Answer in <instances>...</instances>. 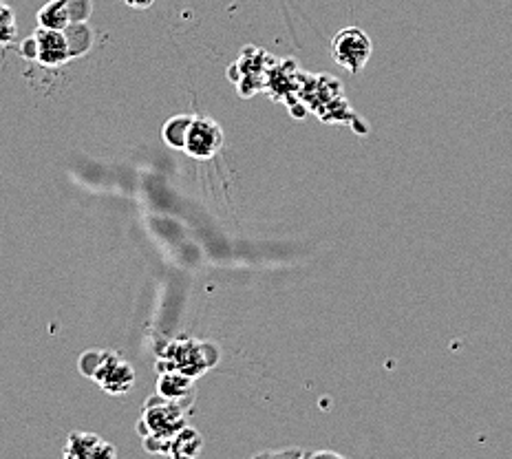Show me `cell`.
Listing matches in <instances>:
<instances>
[{
    "label": "cell",
    "instance_id": "3957f363",
    "mask_svg": "<svg viewBox=\"0 0 512 459\" xmlns=\"http://www.w3.org/2000/svg\"><path fill=\"white\" fill-rule=\"evenodd\" d=\"M80 371L111 396H124L135 384L133 367L115 351H87L80 358Z\"/></svg>",
    "mask_w": 512,
    "mask_h": 459
},
{
    "label": "cell",
    "instance_id": "277c9868",
    "mask_svg": "<svg viewBox=\"0 0 512 459\" xmlns=\"http://www.w3.org/2000/svg\"><path fill=\"white\" fill-rule=\"evenodd\" d=\"M217 362V349L206 343H197L192 338H181L170 343L162 354V362H157V371H179L192 380L204 373Z\"/></svg>",
    "mask_w": 512,
    "mask_h": 459
},
{
    "label": "cell",
    "instance_id": "8fae6325",
    "mask_svg": "<svg viewBox=\"0 0 512 459\" xmlns=\"http://www.w3.org/2000/svg\"><path fill=\"white\" fill-rule=\"evenodd\" d=\"M201 446H204V442H201V435L190 429V426L186 424L184 429H181L173 440H170L164 448V455H173V457H197L201 453Z\"/></svg>",
    "mask_w": 512,
    "mask_h": 459
},
{
    "label": "cell",
    "instance_id": "7a4b0ae2",
    "mask_svg": "<svg viewBox=\"0 0 512 459\" xmlns=\"http://www.w3.org/2000/svg\"><path fill=\"white\" fill-rule=\"evenodd\" d=\"M186 426V411L179 402L164 396H153L146 402L137 431L144 437L151 453H164L166 444Z\"/></svg>",
    "mask_w": 512,
    "mask_h": 459
},
{
    "label": "cell",
    "instance_id": "5b68a950",
    "mask_svg": "<svg viewBox=\"0 0 512 459\" xmlns=\"http://www.w3.org/2000/svg\"><path fill=\"white\" fill-rule=\"evenodd\" d=\"M268 62H270L268 51L256 49V47H245L241 51L239 60L228 69V80L237 84V91L241 98H252L254 93L263 91L265 76H268V69H270Z\"/></svg>",
    "mask_w": 512,
    "mask_h": 459
},
{
    "label": "cell",
    "instance_id": "4fadbf2b",
    "mask_svg": "<svg viewBox=\"0 0 512 459\" xmlns=\"http://www.w3.org/2000/svg\"><path fill=\"white\" fill-rule=\"evenodd\" d=\"M18 36L16 12L5 0H0V47H9Z\"/></svg>",
    "mask_w": 512,
    "mask_h": 459
},
{
    "label": "cell",
    "instance_id": "5bb4252c",
    "mask_svg": "<svg viewBox=\"0 0 512 459\" xmlns=\"http://www.w3.org/2000/svg\"><path fill=\"white\" fill-rule=\"evenodd\" d=\"M124 3L133 9H146V7H151L155 0H124Z\"/></svg>",
    "mask_w": 512,
    "mask_h": 459
},
{
    "label": "cell",
    "instance_id": "52a82bcc",
    "mask_svg": "<svg viewBox=\"0 0 512 459\" xmlns=\"http://www.w3.org/2000/svg\"><path fill=\"white\" fill-rule=\"evenodd\" d=\"M223 144H226V135H223L219 122L206 115L192 117L184 144V151L190 157L199 159V162H208V159L219 155Z\"/></svg>",
    "mask_w": 512,
    "mask_h": 459
},
{
    "label": "cell",
    "instance_id": "30bf717a",
    "mask_svg": "<svg viewBox=\"0 0 512 459\" xmlns=\"http://www.w3.org/2000/svg\"><path fill=\"white\" fill-rule=\"evenodd\" d=\"M157 393L184 407V400L192 398V378L179 371H162V376L157 380Z\"/></svg>",
    "mask_w": 512,
    "mask_h": 459
},
{
    "label": "cell",
    "instance_id": "7c38bea8",
    "mask_svg": "<svg viewBox=\"0 0 512 459\" xmlns=\"http://www.w3.org/2000/svg\"><path fill=\"white\" fill-rule=\"evenodd\" d=\"M190 122H192V115H175V117H170V120L162 128L164 142L170 148H175V151H184Z\"/></svg>",
    "mask_w": 512,
    "mask_h": 459
},
{
    "label": "cell",
    "instance_id": "9c48e42d",
    "mask_svg": "<svg viewBox=\"0 0 512 459\" xmlns=\"http://www.w3.org/2000/svg\"><path fill=\"white\" fill-rule=\"evenodd\" d=\"M62 455L67 459H113L117 457V448L104 442L100 435L76 431L69 435Z\"/></svg>",
    "mask_w": 512,
    "mask_h": 459
},
{
    "label": "cell",
    "instance_id": "6da1fadb",
    "mask_svg": "<svg viewBox=\"0 0 512 459\" xmlns=\"http://www.w3.org/2000/svg\"><path fill=\"white\" fill-rule=\"evenodd\" d=\"M91 47V31L87 23L71 25L67 29L40 27L23 45V56L36 60L47 69H56L67 64L71 58L82 56Z\"/></svg>",
    "mask_w": 512,
    "mask_h": 459
},
{
    "label": "cell",
    "instance_id": "ba28073f",
    "mask_svg": "<svg viewBox=\"0 0 512 459\" xmlns=\"http://www.w3.org/2000/svg\"><path fill=\"white\" fill-rule=\"evenodd\" d=\"M91 16V0H49L38 12V25L49 29H67L87 23Z\"/></svg>",
    "mask_w": 512,
    "mask_h": 459
},
{
    "label": "cell",
    "instance_id": "8992f818",
    "mask_svg": "<svg viewBox=\"0 0 512 459\" xmlns=\"http://www.w3.org/2000/svg\"><path fill=\"white\" fill-rule=\"evenodd\" d=\"M332 58L338 67L347 69L349 73H360L371 60L373 45L371 38L360 27L340 29L332 38Z\"/></svg>",
    "mask_w": 512,
    "mask_h": 459
}]
</instances>
